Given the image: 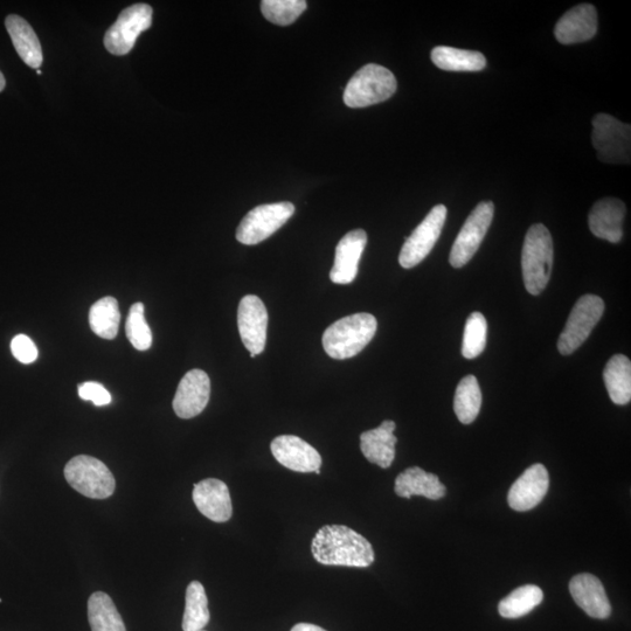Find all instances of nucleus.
<instances>
[{
    "mask_svg": "<svg viewBox=\"0 0 631 631\" xmlns=\"http://www.w3.org/2000/svg\"><path fill=\"white\" fill-rule=\"evenodd\" d=\"M270 449L277 462L296 473H316L322 467L320 453L298 436H277Z\"/></svg>",
    "mask_w": 631,
    "mask_h": 631,
    "instance_id": "obj_13",
    "label": "nucleus"
},
{
    "mask_svg": "<svg viewBox=\"0 0 631 631\" xmlns=\"http://www.w3.org/2000/svg\"><path fill=\"white\" fill-rule=\"evenodd\" d=\"M605 312V302L596 295H585L575 303L563 332L559 337L558 350L561 355H572L592 334Z\"/></svg>",
    "mask_w": 631,
    "mask_h": 631,
    "instance_id": "obj_7",
    "label": "nucleus"
},
{
    "mask_svg": "<svg viewBox=\"0 0 631 631\" xmlns=\"http://www.w3.org/2000/svg\"><path fill=\"white\" fill-rule=\"evenodd\" d=\"M291 631H327L321 627L315 626L310 623H298L291 629Z\"/></svg>",
    "mask_w": 631,
    "mask_h": 631,
    "instance_id": "obj_36",
    "label": "nucleus"
},
{
    "mask_svg": "<svg viewBox=\"0 0 631 631\" xmlns=\"http://www.w3.org/2000/svg\"><path fill=\"white\" fill-rule=\"evenodd\" d=\"M12 355L23 364H31L36 362L38 358V349L30 337L26 335H18L12 339L11 343Z\"/></svg>",
    "mask_w": 631,
    "mask_h": 631,
    "instance_id": "obj_34",
    "label": "nucleus"
},
{
    "mask_svg": "<svg viewBox=\"0 0 631 631\" xmlns=\"http://www.w3.org/2000/svg\"><path fill=\"white\" fill-rule=\"evenodd\" d=\"M482 392L476 377H464L456 388L454 411L463 425H470L480 414Z\"/></svg>",
    "mask_w": 631,
    "mask_h": 631,
    "instance_id": "obj_29",
    "label": "nucleus"
},
{
    "mask_svg": "<svg viewBox=\"0 0 631 631\" xmlns=\"http://www.w3.org/2000/svg\"><path fill=\"white\" fill-rule=\"evenodd\" d=\"M210 619L211 614L210 610H208V599L205 588L199 581H192L186 589L183 630H204L208 622H210Z\"/></svg>",
    "mask_w": 631,
    "mask_h": 631,
    "instance_id": "obj_30",
    "label": "nucleus"
},
{
    "mask_svg": "<svg viewBox=\"0 0 631 631\" xmlns=\"http://www.w3.org/2000/svg\"><path fill=\"white\" fill-rule=\"evenodd\" d=\"M37 74H38V75H41V71H40V69H37Z\"/></svg>",
    "mask_w": 631,
    "mask_h": 631,
    "instance_id": "obj_38",
    "label": "nucleus"
},
{
    "mask_svg": "<svg viewBox=\"0 0 631 631\" xmlns=\"http://www.w3.org/2000/svg\"><path fill=\"white\" fill-rule=\"evenodd\" d=\"M127 337L138 351H147L152 345V332L144 316V304L135 303L130 308L126 324Z\"/></svg>",
    "mask_w": 631,
    "mask_h": 631,
    "instance_id": "obj_33",
    "label": "nucleus"
},
{
    "mask_svg": "<svg viewBox=\"0 0 631 631\" xmlns=\"http://www.w3.org/2000/svg\"><path fill=\"white\" fill-rule=\"evenodd\" d=\"M152 9L148 4H136L121 12L119 19L104 37V46L114 55H126L133 50L141 33L150 29Z\"/></svg>",
    "mask_w": 631,
    "mask_h": 631,
    "instance_id": "obj_11",
    "label": "nucleus"
},
{
    "mask_svg": "<svg viewBox=\"0 0 631 631\" xmlns=\"http://www.w3.org/2000/svg\"><path fill=\"white\" fill-rule=\"evenodd\" d=\"M395 428L397 425L394 421L386 420L378 428L360 435V450L367 461L383 469L392 466L395 445L398 442L397 436L394 435Z\"/></svg>",
    "mask_w": 631,
    "mask_h": 631,
    "instance_id": "obj_21",
    "label": "nucleus"
},
{
    "mask_svg": "<svg viewBox=\"0 0 631 631\" xmlns=\"http://www.w3.org/2000/svg\"><path fill=\"white\" fill-rule=\"evenodd\" d=\"M294 213L295 206L288 201L255 207L242 219L237 239L244 245H258L286 225Z\"/></svg>",
    "mask_w": 631,
    "mask_h": 631,
    "instance_id": "obj_8",
    "label": "nucleus"
},
{
    "mask_svg": "<svg viewBox=\"0 0 631 631\" xmlns=\"http://www.w3.org/2000/svg\"><path fill=\"white\" fill-rule=\"evenodd\" d=\"M603 380L610 399L616 405H627L631 400V363L623 355L610 358L603 371Z\"/></svg>",
    "mask_w": 631,
    "mask_h": 631,
    "instance_id": "obj_25",
    "label": "nucleus"
},
{
    "mask_svg": "<svg viewBox=\"0 0 631 631\" xmlns=\"http://www.w3.org/2000/svg\"><path fill=\"white\" fill-rule=\"evenodd\" d=\"M436 67L449 72H481L487 67V59L480 52L460 48L439 46L432 51Z\"/></svg>",
    "mask_w": 631,
    "mask_h": 631,
    "instance_id": "obj_24",
    "label": "nucleus"
},
{
    "mask_svg": "<svg viewBox=\"0 0 631 631\" xmlns=\"http://www.w3.org/2000/svg\"><path fill=\"white\" fill-rule=\"evenodd\" d=\"M88 621L92 631H127L114 601L103 592H96L90 596Z\"/></svg>",
    "mask_w": 631,
    "mask_h": 631,
    "instance_id": "obj_26",
    "label": "nucleus"
},
{
    "mask_svg": "<svg viewBox=\"0 0 631 631\" xmlns=\"http://www.w3.org/2000/svg\"><path fill=\"white\" fill-rule=\"evenodd\" d=\"M5 25L19 57L27 66L39 69L43 65L44 55L37 34L31 25L17 15L6 18Z\"/></svg>",
    "mask_w": 631,
    "mask_h": 631,
    "instance_id": "obj_23",
    "label": "nucleus"
},
{
    "mask_svg": "<svg viewBox=\"0 0 631 631\" xmlns=\"http://www.w3.org/2000/svg\"><path fill=\"white\" fill-rule=\"evenodd\" d=\"M6 86V81L2 72H0V92H3Z\"/></svg>",
    "mask_w": 631,
    "mask_h": 631,
    "instance_id": "obj_37",
    "label": "nucleus"
},
{
    "mask_svg": "<svg viewBox=\"0 0 631 631\" xmlns=\"http://www.w3.org/2000/svg\"><path fill=\"white\" fill-rule=\"evenodd\" d=\"M79 395L82 400L92 401L97 407L107 406L112 402V395L107 388L94 381L79 385Z\"/></svg>",
    "mask_w": 631,
    "mask_h": 631,
    "instance_id": "obj_35",
    "label": "nucleus"
},
{
    "mask_svg": "<svg viewBox=\"0 0 631 631\" xmlns=\"http://www.w3.org/2000/svg\"><path fill=\"white\" fill-rule=\"evenodd\" d=\"M394 491L401 498L422 496L432 501H439L446 496L447 489L438 476L427 473L419 467H413L406 469L395 478Z\"/></svg>",
    "mask_w": 631,
    "mask_h": 631,
    "instance_id": "obj_22",
    "label": "nucleus"
},
{
    "mask_svg": "<svg viewBox=\"0 0 631 631\" xmlns=\"http://www.w3.org/2000/svg\"><path fill=\"white\" fill-rule=\"evenodd\" d=\"M398 83L387 68L369 64L352 76L344 92V103L350 108H366L388 99L397 92Z\"/></svg>",
    "mask_w": 631,
    "mask_h": 631,
    "instance_id": "obj_4",
    "label": "nucleus"
},
{
    "mask_svg": "<svg viewBox=\"0 0 631 631\" xmlns=\"http://www.w3.org/2000/svg\"><path fill=\"white\" fill-rule=\"evenodd\" d=\"M543 600L542 589L535 585H525L505 596L499 602L498 612L504 619H519L530 614Z\"/></svg>",
    "mask_w": 631,
    "mask_h": 631,
    "instance_id": "obj_28",
    "label": "nucleus"
},
{
    "mask_svg": "<svg viewBox=\"0 0 631 631\" xmlns=\"http://www.w3.org/2000/svg\"><path fill=\"white\" fill-rule=\"evenodd\" d=\"M570 593L575 603L593 619L605 620L612 614L605 587L595 575H575L570 582Z\"/></svg>",
    "mask_w": 631,
    "mask_h": 631,
    "instance_id": "obj_19",
    "label": "nucleus"
},
{
    "mask_svg": "<svg viewBox=\"0 0 631 631\" xmlns=\"http://www.w3.org/2000/svg\"><path fill=\"white\" fill-rule=\"evenodd\" d=\"M488 323L481 312H473L464 328L462 355L467 359H475L482 355L487 345Z\"/></svg>",
    "mask_w": 631,
    "mask_h": 631,
    "instance_id": "obj_32",
    "label": "nucleus"
},
{
    "mask_svg": "<svg viewBox=\"0 0 631 631\" xmlns=\"http://www.w3.org/2000/svg\"><path fill=\"white\" fill-rule=\"evenodd\" d=\"M626 205L616 198L596 201L588 217L589 230L596 238L617 244L623 237Z\"/></svg>",
    "mask_w": 631,
    "mask_h": 631,
    "instance_id": "obj_18",
    "label": "nucleus"
},
{
    "mask_svg": "<svg viewBox=\"0 0 631 631\" xmlns=\"http://www.w3.org/2000/svg\"><path fill=\"white\" fill-rule=\"evenodd\" d=\"M598 32V12L591 4H581L566 12L557 23L556 38L560 44L585 43Z\"/></svg>",
    "mask_w": 631,
    "mask_h": 631,
    "instance_id": "obj_17",
    "label": "nucleus"
},
{
    "mask_svg": "<svg viewBox=\"0 0 631 631\" xmlns=\"http://www.w3.org/2000/svg\"><path fill=\"white\" fill-rule=\"evenodd\" d=\"M200 631H205V630H200Z\"/></svg>",
    "mask_w": 631,
    "mask_h": 631,
    "instance_id": "obj_39",
    "label": "nucleus"
},
{
    "mask_svg": "<svg viewBox=\"0 0 631 631\" xmlns=\"http://www.w3.org/2000/svg\"><path fill=\"white\" fill-rule=\"evenodd\" d=\"M65 477L71 487L81 495L93 499H106L114 494L116 482L106 464L87 455L75 456L65 467Z\"/></svg>",
    "mask_w": 631,
    "mask_h": 631,
    "instance_id": "obj_5",
    "label": "nucleus"
},
{
    "mask_svg": "<svg viewBox=\"0 0 631 631\" xmlns=\"http://www.w3.org/2000/svg\"><path fill=\"white\" fill-rule=\"evenodd\" d=\"M550 488L549 471L543 464H533L512 484L508 495L510 508L518 512L535 509Z\"/></svg>",
    "mask_w": 631,
    "mask_h": 631,
    "instance_id": "obj_15",
    "label": "nucleus"
},
{
    "mask_svg": "<svg viewBox=\"0 0 631 631\" xmlns=\"http://www.w3.org/2000/svg\"><path fill=\"white\" fill-rule=\"evenodd\" d=\"M238 327L242 343L251 355H261L266 349L268 312L258 296L242 298L238 309Z\"/></svg>",
    "mask_w": 631,
    "mask_h": 631,
    "instance_id": "obj_12",
    "label": "nucleus"
},
{
    "mask_svg": "<svg viewBox=\"0 0 631 631\" xmlns=\"http://www.w3.org/2000/svg\"><path fill=\"white\" fill-rule=\"evenodd\" d=\"M377 329V318L371 314L360 312L346 316L325 330L323 348L331 358L350 359L369 345Z\"/></svg>",
    "mask_w": 631,
    "mask_h": 631,
    "instance_id": "obj_2",
    "label": "nucleus"
},
{
    "mask_svg": "<svg viewBox=\"0 0 631 631\" xmlns=\"http://www.w3.org/2000/svg\"><path fill=\"white\" fill-rule=\"evenodd\" d=\"M592 142L598 158L608 164H629L631 151V128L629 124L607 114L593 119Z\"/></svg>",
    "mask_w": 631,
    "mask_h": 631,
    "instance_id": "obj_6",
    "label": "nucleus"
},
{
    "mask_svg": "<svg viewBox=\"0 0 631 631\" xmlns=\"http://www.w3.org/2000/svg\"><path fill=\"white\" fill-rule=\"evenodd\" d=\"M317 563L327 566L369 567L376 554L369 540L345 525H325L311 544Z\"/></svg>",
    "mask_w": 631,
    "mask_h": 631,
    "instance_id": "obj_1",
    "label": "nucleus"
},
{
    "mask_svg": "<svg viewBox=\"0 0 631 631\" xmlns=\"http://www.w3.org/2000/svg\"><path fill=\"white\" fill-rule=\"evenodd\" d=\"M211 395V380L201 370H191L180 380L173 409L180 419L196 418L203 413Z\"/></svg>",
    "mask_w": 631,
    "mask_h": 631,
    "instance_id": "obj_14",
    "label": "nucleus"
},
{
    "mask_svg": "<svg viewBox=\"0 0 631 631\" xmlns=\"http://www.w3.org/2000/svg\"><path fill=\"white\" fill-rule=\"evenodd\" d=\"M367 244L363 230L351 231L339 241L330 280L336 284H350L356 280L360 259Z\"/></svg>",
    "mask_w": 631,
    "mask_h": 631,
    "instance_id": "obj_20",
    "label": "nucleus"
},
{
    "mask_svg": "<svg viewBox=\"0 0 631 631\" xmlns=\"http://www.w3.org/2000/svg\"><path fill=\"white\" fill-rule=\"evenodd\" d=\"M447 212L445 205L435 206L424 221L415 228L411 237L406 239L399 255L402 268L411 269L418 266L432 252L445 226Z\"/></svg>",
    "mask_w": 631,
    "mask_h": 631,
    "instance_id": "obj_10",
    "label": "nucleus"
},
{
    "mask_svg": "<svg viewBox=\"0 0 631 631\" xmlns=\"http://www.w3.org/2000/svg\"><path fill=\"white\" fill-rule=\"evenodd\" d=\"M193 502L201 515L214 523H226L232 518L233 505L230 490L217 478H207L194 485Z\"/></svg>",
    "mask_w": 631,
    "mask_h": 631,
    "instance_id": "obj_16",
    "label": "nucleus"
},
{
    "mask_svg": "<svg viewBox=\"0 0 631 631\" xmlns=\"http://www.w3.org/2000/svg\"><path fill=\"white\" fill-rule=\"evenodd\" d=\"M494 214L495 205L491 201H482L475 207L457 235L449 256L450 265L462 268L474 258L488 233Z\"/></svg>",
    "mask_w": 631,
    "mask_h": 631,
    "instance_id": "obj_9",
    "label": "nucleus"
},
{
    "mask_svg": "<svg viewBox=\"0 0 631 631\" xmlns=\"http://www.w3.org/2000/svg\"><path fill=\"white\" fill-rule=\"evenodd\" d=\"M307 8L308 4L304 0H263L261 2L262 15L268 22L279 26L295 23Z\"/></svg>",
    "mask_w": 631,
    "mask_h": 631,
    "instance_id": "obj_31",
    "label": "nucleus"
},
{
    "mask_svg": "<svg viewBox=\"0 0 631 631\" xmlns=\"http://www.w3.org/2000/svg\"><path fill=\"white\" fill-rule=\"evenodd\" d=\"M120 321L119 302L112 296L101 298L90 308L89 324L96 336L114 339L119 334Z\"/></svg>",
    "mask_w": 631,
    "mask_h": 631,
    "instance_id": "obj_27",
    "label": "nucleus"
},
{
    "mask_svg": "<svg viewBox=\"0 0 631 631\" xmlns=\"http://www.w3.org/2000/svg\"><path fill=\"white\" fill-rule=\"evenodd\" d=\"M553 267V240L543 224L530 227L526 234L522 269L526 290L533 296L542 294L550 282Z\"/></svg>",
    "mask_w": 631,
    "mask_h": 631,
    "instance_id": "obj_3",
    "label": "nucleus"
}]
</instances>
